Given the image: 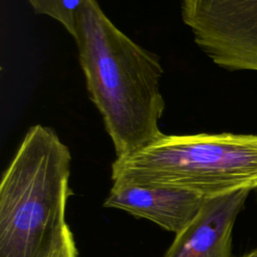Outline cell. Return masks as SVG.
<instances>
[{"mask_svg":"<svg viewBox=\"0 0 257 257\" xmlns=\"http://www.w3.org/2000/svg\"><path fill=\"white\" fill-rule=\"evenodd\" d=\"M73 38L87 92L101 114L116 158L160 139L165 100L159 56L118 29L96 0H81Z\"/></svg>","mask_w":257,"mask_h":257,"instance_id":"1","label":"cell"},{"mask_svg":"<svg viewBox=\"0 0 257 257\" xmlns=\"http://www.w3.org/2000/svg\"><path fill=\"white\" fill-rule=\"evenodd\" d=\"M71 155L48 126H31L0 183V257H52L68 226Z\"/></svg>","mask_w":257,"mask_h":257,"instance_id":"2","label":"cell"},{"mask_svg":"<svg viewBox=\"0 0 257 257\" xmlns=\"http://www.w3.org/2000/svg\"><path fill=\"white\" fill-rule=\"evenodd\" d=\"M113 183L181 189L211 198L257 188V136L232 133L163 135L116 158Z\"/></svg>","mask_w":257,"mask_h":257,"instance_id":"3","label":"cell"},{"mask_svg":"<svg viewBox=\"0 0 257 257\" xmlns=\"http://www.w3.org/2000/svg\"><path fill=\"white\" fill-rule=\"evenodd\" d=\"M197 45L229 70L257 71V0H181Z\"/></svg>","mask_w":257,"mask_h":257,"instance_id":"4","label":"cell"},{"mask_svg":"<svg viewBox=\"0 0 257 257\" xmlns=\"http://www.w3.org/2000/svg\"><path fill=\"white\" fill-rule=\"evenodd\" d=\"M249 191L205 198L164 257H231L232 230Z\"/></svg>","mask_w":257,"mask_h":257,"instance_id":"5","label":"cell"},{"mask_svg":"<svg viewBox=\"0 0 257 257\" xmlns=\"http://www.w3.org/2000/svg\"><path fill=\"white\" fill-rule=\"evenodd\" d=\"M204 199L181 189L113 183L103 206L148 219L178 234L197 215Z\"/></svg>","mask_w":257,"mask_h":257,"instance_id":"6","label":"cell"},{"mask_svg":"<svg viewBox=\"0 0 257 257\" xmlns=\"http://www.w3.org/2000/svg\"><path fill=\"white\" fill-rule=\"evenodd\" d=\"M33 10L59 22L73 37L75 17L81 0H26Z\"/></svg>","mask_w":257,"mask_h":257,"instance_id":"7","label":"cell"},{"mask_svg":"<svg viewBox=\"0 0 257 257\" xmlns=\"http://www.w3.org/2000/svg\"><path fill=\"white\" fill-rule=\"evenodd\" d=\"M52 257H77L76 247L70 229H68V231L66 232L62 243L56 249Z\"/></svg>","mask_w":257,"mask_h":257,"instance_id":"8","label":"cell"},{"mask_svg":"<svg viewBox=\"0 0 257 257\" xmlns=\"http://www.w3.org/2000/svg\"><path fill=\"white\" fill-rule=\"evenodd\" d=\"M241 257H257V248L254 249L253 251H251V252H249V253H247V254L241 256Z\"/></svg>","mask_w":257,"mask_h":257,"instance_id":"9","label":"cell"}]
</instances>
